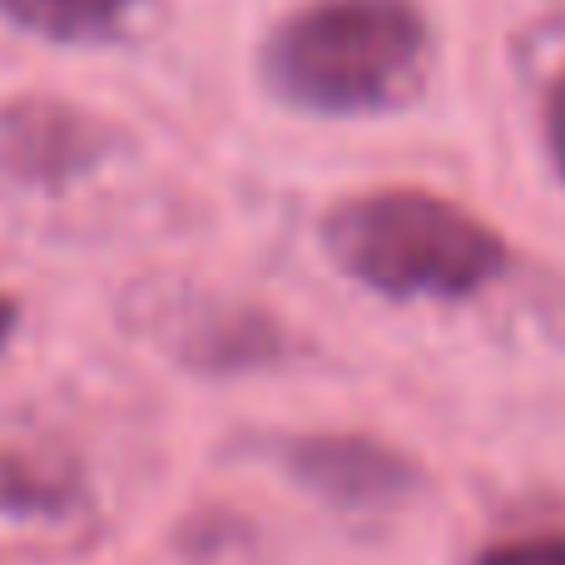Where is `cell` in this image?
<instances>
[{"label":"cell","mask_w":565,"mask_h":565,"mask_svg":"<svg viewBox=\"0 0 565 565\" xmlns=\"http://www.w3.org/2000/svg\"><path fill=\"white\" fill-rule=\"evenodd\" d=\"M427 25L412 0H312L264 45V85L308 115H372L417 89Z\"/></svg>","instance_id":"cell-1"},{"label":"cell","mask_w":565,"mask_h":565,"mask_svg":"<svg viewBox=\"0 0 565 565\" xmlns=\"http://www.w3.org/2000/svg\"><path fill=\"white\" fill-rule=\"evenodd\" d=\"M322 244L387 298H461L501 268V238L467 209L417 189H382L338 204L322 218Z\"/></svg>","instance_id":"cell-2"},{"label":"cell","mask_w":565,"mask_h":565,"mask_svg":"<svg viewBox=\"0 0 565 565\" xmlns=\"http://www.w3.org/2000/svg\"><path fill=\"white\" fill-rule=\"evenodd\" d=\"M105 159V129L60 99H20L0 115V169L25 184H70Z\"/></svg>","instance_id":"cell-3"},{"label":"cell","mask_w":565,"mask_h":565,"mask_svg":"<svg viewBox=\"0 0 565 565\" xmlns=\"http://www.w3.org/2000/svg\"><path fill=\"white\" fill-rule=\"evenodd\" d=\"M288 467L338 507H387L412 487L407 461L367 437H302L288 447Z\"/></svg>","instance_id":"cell-4"},{"label":"cell","mask_w":565,"mask_h":565,"mask_svg":"<svg viewBox=\"0 0 565 565\" xmlns=\"http://www.w3.org/2000/svg\"><path fill=\"white\" fill-rule=\"evenodd\" d=\"M135 6L139 0H0V15L40 40L89 45V40L115 35Z\"/></svg>","instance_id":"cell-5"},{"label":"cell","mask_w":565,"mask_h":565,"mask_svg":"<svg viewBox=\"0 0 565 565\" xmlns=\"http://www.w3.org/2000/svg\"><path fill=\"white\" fill-rule=\"evenodd\" d=\"M477 565H565V536H536V541H511V546L487 551Z\"/></svg>","instance_id":"cell-6"},{"label":"cell","mask_w":565,"mask_h":565,"mask_svg":"<svg viewBox=\"0 0 565 565\" xmlns=\"http://www.w3.org/2000/svg\"><path fill=\"white\" fill-rule=\"evenodd\" d=\"M546 129H551V149H556V164H561V174H565V75H561V85L551 89Z\"/></svg>","instance_id":"cell-7"},{"label":"cell","mask_w":565,"mask_h":565,"mask_svg":"<svg viewBox=\"0 0 565 565\" xmlns=\"http://www.w3.org/2000/svg\"><path fill=\"white\" fill-rule=\"evenodd\" d=\"M10 332H15V302H10L6 292H0V342H6Z\"/></svg>","instance_id":"cell-8"}]
</instances>
